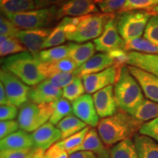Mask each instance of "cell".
Segmentation results:
<instances>
[{"instance_id":"1","label":"cell","mask_w":158,"mask_h":158,"mask_svg":"<svg viewBox=\"0 0 158 158\" xmlns=\"http://www.w3.org/2000/svg\"><path fill=\"white\" fill-rule=\"evenodd\" d=\"M143 124L119 109L113 116L100 120L98 132L105 145H116L134 137Z\"/></svg>"},{"instance_id":"2","label":"cell","mask_w":158,"mask_h":158,"mask_svg":"<svg viewBox=\"0 0 158 158\" xmlns=\"http://www.w3.org/2000/svg\"><path fill=\"white\" fill-rule=\"evenodd\" d=\"M114 15L98 13L80 17H66L67 40L84 43L97 39L102 35L105 26Z\"/></svg>"},{"instance_id":"3","label":"cell","mask_w":158,"mask_h":158,"mask_svg":"<svg viewBox=\"0 0 158 158\" xmlns=\"http://www.w3.org/2000/svg\"><path fill=\"white\" fill-rule=\"evenodd\" d=\"M2 69L14 74L28 86H36L47 79L41 73L40 61L29 51L5 57L1 60Z\"/></svg>"},{"instance_id":"4","label":"cell","mask_w":158,"mask_h":158,"mask_svg":"<svg viewBox=\"0 0 158 158\" xmlns=\"http://www.w3.org/2000/svg\"><path fill=\"white\" fill-rule=\"evenodd\" d=\"M114 95L118 108L131 116L143 101V91L127 65L122 68L119 78L114 86Z\"/></svg>"},{"instance_id":"5","label":"cell","mask_w":158,"mask_h":158,"mask_svg":"<svg viewBox=\"0 0 158 158\" xmlns=\"http://www.w3.org/2000/svg\"><path fill=\"white\" fill-rule=\"evenodd\" d=\"M152 14L148 10H130L118 13L115 21L118 31L125 41L141 37Z\"/></svg>"},{"instance_id":"6","label":"cell","mask_w":158,"mask_h":158,"mask_svg":"<svg viewBox=\"0 0 158 158\" xmlns=\"http://www.w3.org/2000/svg\"><path fill=\"white\" fill-rule=\"evenodd\" d=\"M52 113V102L37 104L29 100L20 107L17 121L21 130L33 133L49 121Z\"/></svg>"},{"instance_id":"7","label":"cell","mask_w":158,"mask_h":158,"mask_svg":"<svg viewBox=\"0 0 158 158\" xmlns=\"http://www.w3.org/2000/svg\"><path fill=\"white\" fill-rule=\"evenodd\" d=\"M5 16L20 30L49 28L56 21L54 7L9 14Z\"/></svg>"},{"instance_id":"8","label":"cell","mask_w":158,"mask_h":158,"mask_svg":"<svg viewBox=\"0 0 158 158\" xmlns=\"http://www.w3.org/2000/svg\"><path fill=\"white\" fill-rule=\"evenodd\" d=\"M0 79L4 85L10 104L21 107L29 101V93L31 88L21 79L4 69H1L0 71Z\"/></svg>"},{"instance_id":"9","label":"cell","mask_w":158,"mask_h":158,"mask_svg":"<svg viewBox=\"0 0 158 158\" xmlns=\"http://www.w3.org/2000/svg\"><path fill=\"white\" fill-rule=\"evenodd\" d=\"M122 68L113 65L101 72L82 76L85 90L88 94H94L102 89L116 84L120 76Z\"/></svg>"},{"instance_id":"10","label":"cell","mask_w":158,"mask_h":158,"mask_svg":"<svg viewBox=\"0 0 158 158\" xmlns=\"http://www.w3.org/2000/svg\"><path fill=\"white\" fill-rule=\"evenodd\" d=\"M94 0H65L54 6L56 21L66 17H80L99 13Z\"/></svg>"},{"instance_id":"11","label":"cell","mask_w":158,"mask_h":158,"mask_svg":"<svg viewBox=\"0 0 158 158\" xmlns=\"http://www.w3.org/2000/svg\"><path fill=\"white\" fill-rule=\"evenodd\" d=\"M116 15L108 21L102 35L94 40L96 51L101 53H108L118 48H123L125 40L118 33L115 21Z\"/></svg>"},{"instance_id":"12","label":"cell","mask_w":158,"mask_h":158,"mask_svg":"<svg viewBox=\"0 0 158 158\" xmlns=\"http://www.w3.org/2000/svg\"><path fill=\"white\" fill-rule=\"evenodd\" d=\"M53 28H42L20 30L15 37L21 41L29 52L34 56L43 51L44 43Z\"/></svg>"},{"instance_id":"13","label":"cell","mask_w":158,"mask_h":158,"mask_svg":"<svg viewBox=\"0 0 158 158\" xmlns=\"http://www.w3.org/2000/svg\"><path fill=\"white\" fill-rule=\"evenodd\" d=\"M74 115L92 127H98L99 116L94 106L92 96L84 94L75 101L72 102Z\"/></svg>"},{"instance_id":"14","label":"cell","mask_w":158,"mask_h":158,"mask_svg":"<svg viewBox=\"0 0 158 158\" xmlns=\"http://www.w3.org/2000/svg\"><path fill=\"white\" fill-rule=\"evenodd\" d=\"M93 100L99 117L101 118L113 116L118 110L113 85L102 89L93 94Z\"/></svg>"},{"instance_id":"15","label":"cell","mask_w":158,"mask_h":158,"mask_svg":"<svg viewBox=\"0 0 158 158\" xmlns=\"http://www.w3.org/2000/svg\"><path fill=\"white\" fill-rule=\"evenodd\" d=\"M62 97V89L54 86L48 78L32 86L29 93V100L37 104L51 103Z\"/></svg>"},{"instance_id":"16","label":"cell","mask_w":158,"mask_h":158,"mask_svg":"<svg viewBox=\"0 0 158 158\" xmlns=\"http://www.w3.org/2000/svg\"><path fill=\"white\" fill-rule=\"evenodd\" d=\"M31 137L35 148L46 152L57 141L62 139V134L58 127L48 122L31 133Z\"/></svg>"},{"instance_id":"17","label":"cell","mask_w":158,"mask_h":158,"mask_svg":"<svg viewBox=\"0 0 158 158\" xmlns=\"http://www.w3.org/2000/svg\"><path fill=\"white\" fill-rule=\"evenodd\" d=\"M127 67L130 73L139 84L146 98L158 102V77L136 67L130 65Z\"/></svg>"},{"instance_id":"18","label":"cell","mask_w":158,"mask_h":158,"mask_svg":"<svg viewBox=\"0 0 158 158\" xmlns=\"http://www.w3.org/2000/svg\"><path fill=\"white\" fill-rule=\"evenodd\" d=\"M103 143L98 132L94 127H90L85 136L83 143L79 147L72 150L69 155L77 152L86 151L92 152L95 154L98 158H110V152L108 151Z\"/></svg>"},{"instance_id":"19","label":"cell","mask_w":158,"mask_h":158,"mask_svg":"<svg viewBox=\"0 0 158 158\" xmlns=\"http://www.w3.org/2000/svg\"><path fill=\"white\" fill-rule=\"evenodd\" d=\"M33 147H35L31 134H29L23 130H19L0 141L1 151L24 150L31 149Z\"/></svg>"},{"instance_id":"20","label":"cell","mask_w":158,"mask_h":158,"mask_svg":"<svg viewBox=\"0 0 158 158\" xmlns=\"http://www.w3.org/2000/svg\"><path fill=\"white\" fill-rule=\"evenodd\" d=\"M114 65V61L108 53H99L91 57L87 62L79 67L76 71L78 76L101 72Z\"/></svg>"},{"instance_id":"21","label":"cell","mask_w":158,"mask_h":158,"mask_svg":"<svg viewBox=\"0 0 158 158\" xmlns=\"http://www.w3.org/2000/svg\"><path fill=\"white\" fill-rule=\"evenodd\" d=\"M128 65L134 66L158 77V54L128 52Z\"/></svg>"},{"instance_id":"22","label":"cell","mask_w":158,"mask_h":158,"mask_svg":"<svg viewBox=\"0 0 158 158\" xmlns=\"http://www.w3.org/2000/svg\"><path fill=\"white\" fill-rule=\"evenodd\" d=\"M68 57L81 67L94 55L96 51L95 45L92 42L84 43H70Z\"/></svg>"},{"instance_id":"23","label":"cell","mask_w":158,"mask_h":158,"mask_svg":"<svg viewBox=\"0 0 158 158\" xmlns=\"http://www.w3.org/2000/svg\"><path fill=\"white\" fill-rule=\"evenodd\" d=\"M133 142L138 158H158V142L152 138L136 134Z\"/></svg>"},{"instance_id":"24","label":"cell","mask_w":158,"mask_h":158,"mask_svg":"<svg viewBox=\"0 0 158 158\" xmlns=\"http://www.w3.org/2000/svg\"><path fill=\"white\" fill-rule=\"evenodd\" d=\"M40 68L43 76L46 78H49L56 74L75 72L78 70V67L74 61L67 57L56 62H40Z\"/></svg>"},{"instance_id":"25","label":"cell","mask_w":158,"mask_h":158,"mask_svg":"<svg viewBox=\"0 0 158 158\" xmlns=\"http://www.w3.org/2000/svg\"><path fill=\"white\" fill-rule=\"evenodd\" d=\"M2 14H16L36 10L35 0H0Z\"/></svg>"},{"instance_id":"26","label":"cell","mask_w":158,"mask_h":158,"mask_svg":"<svg viewBox=\"0 0 158 158\" xmlns=\"http://www.w3.org/2000/svg\"><path fill=\"white\" fill-rule=\"evenodd\" d=\"M56 127L60 130L62 134V140H63L81 131L85 127H87V124L77 116L70 115L59 122Z\"/></svg>"},{"instance_id":"27","label":"cell","mask_w":158,"mask_h":158,"mask_svg":"<svg viewBox=\"0 0 158 158\" xmlns=\"http://www.w3.org/2000/svg\"><path fill=\"white\" fill-rule=\"evenodd\" d=\"M27 49L19 40L14 37H8L6 35L0 36V56L6 57L20 53L26 52Z\"/></svg>"},{"instance_id":"28","label":"cell","mask_w":158,"mask_h":158,"mask_svg":"<svg viewBox=\"0 0 158 158\" xmlns=\"http://www.w3.org/2000/svg\"><path fill=\"white\" fill-rule=\"evenodd\" d=\"M69 45H62L41 51L37 55L40 62L52 63L68 57Z\"/></svg>"},{"instance_id":"29","label":"cell","mask_w":158,"mask_h":158,"mask_svg":"<svg viewBox=\"0 0 158 158\" xmlns=\"http://www.w3.org/2000/svg\"><path fill=\"white\" fill-rule=\"evenodd\" d=\"M133 116L142 123L155 119L158 117V102L144 99Z\"/></svg>"},{"instance_id":"30","label":"cell","mask_w":158,"mask_h":158,"mask_svg":"<svg viewBox=\"0 0 158 158\" xmlns=\"http://www.w3.org/2000/svg\"><path fill=\"white\" fill-rule=\"evenodd\" d=\"M124 49L127 52L135 51L143 54H158V45L141 37L125 41Z\"/></svg>"},{"instance_id":"31","label":"cell","mask_w":158,"mask_h":158,"mask_svg":"<svg viewBox=\"0 0 158 158\" xmlns=\"http://www.w3.org/2000/svg\"><path fill=\"white\" fill-rule=\"evenodd\" d=\"M53 113L49 122L54 125H57L59 122L67 116L72 115L73 111L72 104L69 100L64 98H59V100L52 102Z\"/></svg>"},{"instance_id":"32","label":"cell","mask_w":158,"mask_h":158,"mask_svg":"<svg viewBox=\"0 0 158 158\" xmlns=\"http://www.w3.org/2000/svg\"><path fill=\"white\" fill-rule=\"evenodd\" d=\"M67 21L66 19L61 20V21L57 24L55 28H53L52 31L48 35L44 43L43 48H49L52 47L59 46L67 40ZM43 49V50H44Z\"/></svg>"},{"instance_id":"33","label":"cell","mask_w":158,"mask_h":158,"mask_svg":"<svg viewBox=\"0 0 158 158\" xmlns=\"http://www.w3.org/2000/svg\"><path fill=\"white\" fill-rule=\"evenodd\" d=\"M110 158H138L135 144L132 139L121 141L110 151Z\"/></svg>"},{"instance_id":"34","label":"cell","mask_w":158,"mask_h":158,"mask_svg":"<svg viewBox=\"0 0 158 158\" xmlns=\"http://www.w3.org/2000/svg\"><path fill=\"white\" fill-rule=\"evenodd\" d=\"M89 127L87 126L85 127L81 131L78 132L74 135L70 136V137L65 138V139L61 140L60 141H58L55 143L59 149H60L62 151L66 152L68 154L72 150H73L81 145L84 141L85 136L86 133H88Z\"/></svg>"},{"instance_id":"35","label":"cell","mask_w":158,"mask_h":158,"mask_svg":"<svg viewBox=\"0 0 158 158\" xmlns=\"http://www.w3.org/2000/svg\"><path fill=\"white\" fill-rule=\"evenodd\" d=\"M85 92L86 90L82 78L77 76L70 84L62 89V98L67 99L70 102H73L81 96L84 95Z\"/></svg>"},{"instance_id":"36","label":"cell","mask_w":158,"mask_h":158,"mask_svg":"<svg viewBox=\"0 0 158 158\" xmlns=\"http://www.w3.org/2000/svg\"><path fill=\"white\" fill-rule=\"evenodd\" d=\"M157 5H158V0H127L121 12L149 10L152 7Z\"/></svg>"},{"instance_id":"37","label":"cell","mask_w":158,"mask_h":158,"mask_svg":"<svg viewBox=\"0 0 158 158\" xmlns=\"http://www.w3.org/2000/svg\"><path fill=\"white\" fill-rule=\"evenodd\" d=\"M143 37L158 45V15H152L150 18L144 31Z\"/></svg>"},{"instance_id":"38","label":"cell","mask_w":158,"mask_h":158,"mask_svg":"<svg viewBox=\"0 0 158 158\" xmlns=\"http://www.w3.org/2000/svg\"><path fill=\"white\" fill-rule=\"evenodd\" d=\"M126 1L127 0H102L98 5L102 13L114 14L121 12Z\"/></svg>"},{"instance_id":"39","label":"cell","mask_w":158,"mask_h":158,"mask_svg":"<svg viewBox=\"0 0 158 158\" xmlns=\"http://www.w3.org/2000/svg\"><path fill=\"white\" fill-rule=\"evenodd\" d=\"M77 76H78L75 71L73 73H63L54 75L48 79H49V81L56 87L59 89H64L73 81L74 79Z\"/></svg>"},{"instance_id":"40","label":"cell","mask_w":158,"mask_h":158,"mask_svg":"<svg viewBox=\"0 0 158 158\" xmlns=\"http://www.w3.org/2000/svg\"><path fill=\"white\" fill-rule=\"evenodd\" d=\"M36 148L24 150H7L1 151L0 158H32Z\"/></svg>"},{"instance_id":"41","label":"cell","mask_w":158,"mask_h":158,"mask_svg":"<svg viewBox=\"0 0 158 158\" xmlns=\"http://www.w3.org/2000/svg\"><path fill=\"white\" fill-rule=\"evenodd\" d=\"M139 133L149 136L158 142V117L142 124Z\"/></svg>"},{"instance_id":"42","label":"cell","mask_w":158,"mask_h":158,"mask_svg":"<svg viewBox=\"0 0 158 158\" xmlns=\"http://www.w3.org/2000/svg\"><path fill=\"white\" fill-rule=\"evenodd\" d=\"M19 31L20 29L19 28H17L7 18L2 14L0 17V33H1V35L15 37Z\"/></svg>"},{"instance_id":"43","label":"cell","mask_w":158,"mask_h":158,"mask_svg":"<svg viewBox=\"0 0 158 158\" xmlns=\"http://www.w3.org/2000/svg\"><path fill=\"white\" fill-rule=\"evenodd\" d=\"M20 128L19 124L15 120H7V121H1L0 122V138L7 137L11 134L14 133Z\"/></svg>"},{"instance_id":"44","label":"cell","mask_w":158,"mask_h":158,"mask_svg":"<svg viewBox=\"0 0 158 158\" xmlns=\"http://www.w3.org/2000/svg\"><path fill=\"white\" fill-rule=\"evenodd\" d=\"M108 54L114 61V65L122 67L127 64L128 62V52L123 48H118L108 52Z\"/></svg>"},{"instance_id":"45","label":"cell","mask_w":158,"mask_h":158,"mask_svg":"<svg viewBox=\"0 0 158 158\" xmlns=\"http://www.w3.org/2000/svg\"><path fill=\"white\" fill-rule=\"evenodd\" d=\"M18 107L13 105H5L0 107V119L1 121L14 120L19 116Z\"/></svg>"},{"instance_id":"46","label":"cell","mask_w":158,"mask_h":158,"mask_svg":"<svg viewBox=\"0 0 158 158\" xmlns=\"http://www.w3.org/2000/svg\"><path fill=\"white\" fill-rule=\"evenodd\" d=\"M65 0H35L37 9L47 8L60 5Z\"/></svg>"},{"instance_id":"47","label":"cell","mask_w":158,"mask_h":158,"mask_svg":"<svg viewBox=\"0 0 158 158\" xmlns=\"http://www.w3.org/2000/svg\"><path fill=\"white\" fill-rule=\"evenodd\" d=\"M69 158H98L92 152L81 151L69 155Z\"/></svg>"},{"instance_id":"48","label":"cell","mask_w":158,"mask_h":158,"mask_svg":"<svg viewBox=\"0 0 158 158\" xmlns=\"http://www.w3.org/2000/svg\"><path fill=\"white\" fill-rule=\"evenodd\" d=\"M0 104H1V106L10 105L9 102L8 98H7L4 85L2 82H0Z\"/></svg>"},{"instance_id":"49","label":"cell","mask_w":158,"mask_h":158,"mask_svg":"<svg viewBox=\"0 0 158 158\" xmlns=\"http://www.w3.org/2000/svg\"><path fill=\"white\" fill-rule=\"evenodd\" d=\"M148 11H149L152 15H158V5L152 7V8Z\"/></svg>"},{"instance_id":"50","label":"cell","mask_w":158,"mask_h":158,"mask_svg":"<svg viewBox=\"0 0 158 158\" xmlns=\"http://www.w3.org/2000/svg\"><path fill=\"white\" fill-rule=\"evenodd\" d=\"M102 0H94V2H95L96 4H98V3H100V2H102Z\"/></svg>"}]
</instances>
